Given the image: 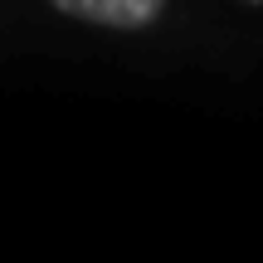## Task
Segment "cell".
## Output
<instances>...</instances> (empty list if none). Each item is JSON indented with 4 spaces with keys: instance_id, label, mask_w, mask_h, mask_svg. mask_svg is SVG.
<instances>
[{
    "instance_id": "cell-1",
    "label": "cell",
    "mask_w": 263,
    "mask_h": 263,
    "mask_svg": "<svg viewBox=\"0 0 263 263\" xmlns=\"http://www.w3.org/2000/svg\"><path fill=\"white\" fill-rule=\"evenodd\" d=\"M49 10L64 20L93 29H112V34H141V29L161 25L171 0H49Z\"/></svg>"
}]
</instances>
